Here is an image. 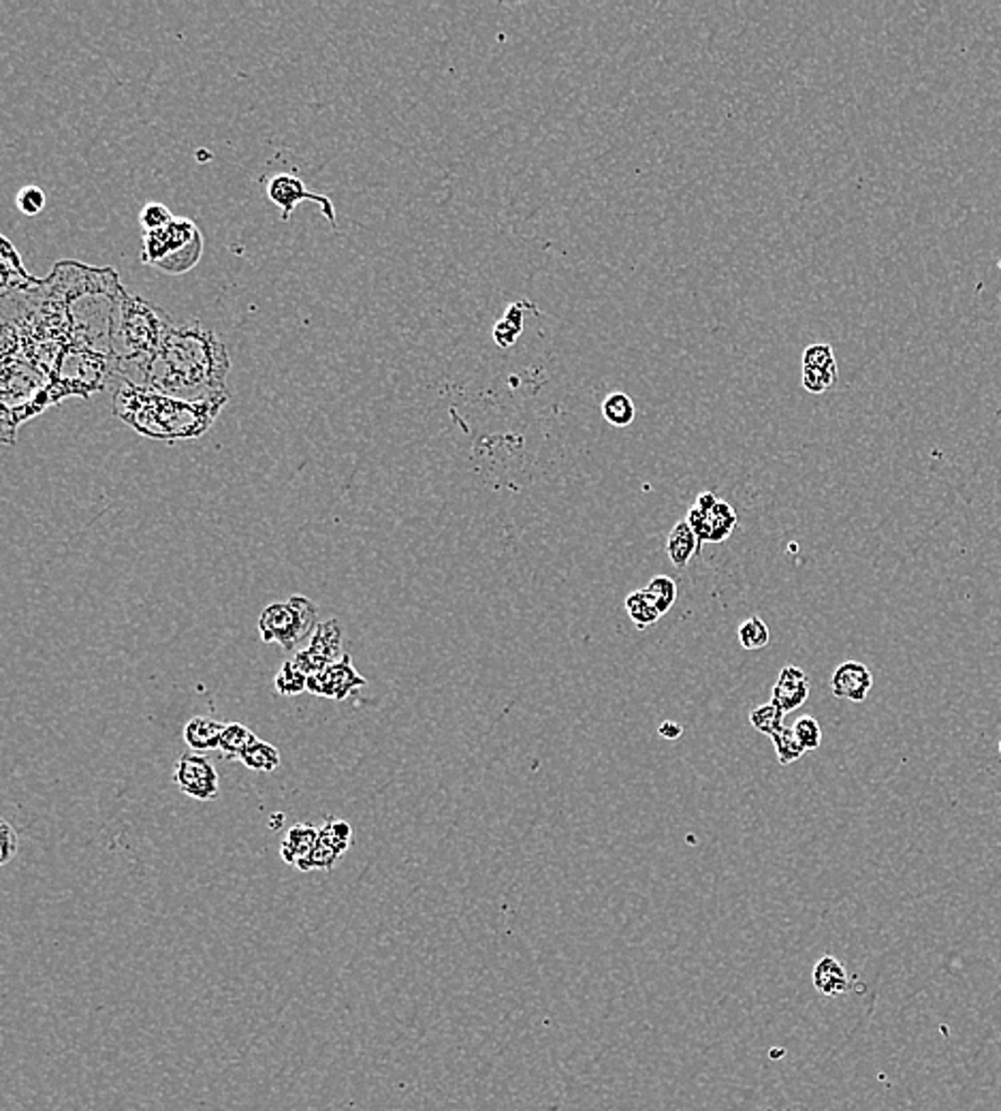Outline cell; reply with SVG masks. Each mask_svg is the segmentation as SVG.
<instances>
[{"mask_svg":"<svg viewBox=\"0 0 1001 1111\" xmlns=\"http://www.w3.org/2000/svg\"><path fill=\"white\" fill-rule=\"evenodd\" d=\"M174 780L182 793L199 802H211L220 791V778L214 763L199 753H184L177 761Z\"/></svg>","mask_w":1001,"mask_h":1111,"instance_id":"obj_8","label":"cell"},{"mask_svg":"<svg viewBox=\"0 0 1001 1111\" xmlns=\"http://www.w3.org/2000/svg\"><path fill=\"white\" fill-rule=\"evenodd\" d=\"M222 729H225V725L210 719V716H192L184 725L182 737H184L188 748L197 750V753H208V750L220 748Z\"/></svg>","mask_w":1001,"mask_h":1111,"instance_id":"obj_15","label":"cell"},{"mask_svg":"<svg viewBox=\"0 0 1001 1111\" xmlns=\"http://www.w3.org/2000/svg\"><path fill=\"white\" fill-rule=\"evenodd\" d=\"M265 193H267V197H270V202L280 208L282 220L291 219V214L295 212V208H297L299 202H314L321 205V212L327 219V222H329L333 229H338L336 208H333L331 199L327 197V194L308 191V186H305V182L299 176L278 174L267 182Z\"/></svg>","mask_w":1001,"mask_h":1111,"instance_id":"obj_6","label":"cell"},{"mask_svg":"<svg viewBox=\"0 0 1001 1111\" xmlns=\"http://www.w3.org/2000/svg\"><path fill=\"white\" fill-rule=\"evenodd\" d=\"M999 754H1001V737H999Z\"/></svg>","mask_w":1001,"mask_h":1111,"instance_id":"obj_37","label":"cell"},{"mask_svg":"<svg viewBox=\"0 0 1001 1111\" xmlns=\"http://www.w3.org/2000/svg\"><path fill=\"white\" fill-rule=\"evenodd\" d=\"M504 319L509 321L510 325H515V327H519V330H524V310H521V306H517V304L509 306V310H506Z\"/></svg>","mask_w":1001,"mask_h":1111,"instance_id":"obj_36","label":"cell"},{"mask_svg":"<svg viewBox=\"0 0 1001 1111\" xmlns=\"http://www.w3.org/2000/svg\"><path fill=\"white\" fill-rule=\"evenodd\" d=\"M174 219H175V216L171 214V210L167 208L165 203H158V202L146 203L141 208V212H139V222H141L143 233L157 231V229H160V227L169 225V222L174 220Z\"/></svg>","mask_w":1001,"mask_h":1111,"instance_id":"obj_28","label":"cell"},{"mask_svg":"<svg viewBox=\"0 0 1001 1111\" xmlns=\"http://www.w3.org/2000/svg\"><path fill=\"white\" fill-rule=\"evenodd\" d=\"M171 325L174 321L163 308L141 297H131L120 287L109 313L107 332L116 376L146 387L152 361Z\"/></svg>","mask_w":1001,"mask_h":1111,"instance_id":"obj_3","label":"cell"},{"mask_svg":"<svg viewBox=\"0 0 1001 1111\" xmlns=\"http://www.w3.org/2000/svg\"><path fill=\"white\" fill-rule=\"evenodd\" d=\"M771 742H773V746H775L777 761H780L782 765L797 763V761L805 754V748L800 746L799 737L794 736V729H791V727H783L777 736L771 737Z\"/></svg>","mask_w":1001,"mask_h":1111,"instance_id":"obj_26","label":"cell"},{"mask_svg":"<svg viewBox=\"0 0 1001 1111\" xmlns=\"http://www.w3.org/2000/svg\"><path fill=\"white\" fill-rule=\"evenodd\" d=\"M257 740L259 737L254 736V731L248 729L246 725H242V722H229V725H225V729H222L218 750L225 757L239 759Z\"/></svg>","mask_w":1001,"mask_h":1111,"instance_id":"obj_17","label":"cell"},{"mask_svg":"<svg viewBox=\"0 0 1001 1111\" xmlns=\"http://www.w3.org/2000/svg\"><path fill=\"white\" fill-rule=\"evenodd\" d=\"M603 417L609 421L611 426L626 427V426H630L634 421V417H637V407H634L632 398L628 396V393L613 392L604 398Z\"/></svg>","mask_w":1001,"mask_h":1111,"instance_id":"obj_19","label":"cell"},{"mask_svg":"<svg viewBox=\"0 0 1001 1111\" xmlns=\"http://www.w3.org/2000/svg\"><path fill=\"white\" fill-rule=\"evenodd\" d=\"M274 688L282 697H291V694L308 691V674L299 669L295 660H287V663H282L280 669H278L274 677Z\"/></svg>","mask_w":1001,"mask_h":1111,"instance_id":"obj_21","label":"cell"},{"mask_svg":"<svg viewBox=\"0 0 1001 1111\" xmlns=\"http://www.w3.org/2000/svg\"><path fill=\"white\" fill-rule=\"evenodd\" d=\"M319 609L302 594H293L285 603H271L261 611L257 631L265 643H278L282 650L297 648L299 642L312 635Z\"/></svg>","mask_w":1001,"mask_h":1111,"instance_id":"obj_5","label":"cell"},{"mask_svg":"<svg viewBox=\"0 0 1001 1111\" xmlns=\"http://www.w3.org/2000/svg\"><path fill=\"white\" fill-rule=\"evenodd\" d=\"M519 333H521L519 327L510 325L509 321L502 319V321H500V323L496 325V330H493V338H496L498 347H513L517 338H519Z\"/></svg>","mask_w":1001,"mask_h":1111,"instance_id":"obj_33","label":"cell"},{"mask_svg":"<svg viewBox=\"0 0 1001 1111\" xmlns=\"http://www.w3.org/2000/svg\"><path fill=\"white\" fill-rule=\"evenodd\" d=\"M342 637L344 629L338 618L319 622L312 637H310L308 648L299 650L293 660L308 676L319 674V671L327 669V667L342 659Z\"/></svg>","mask_w":1001,"mask_h":1111,"instance_id":"obj_7","label":"cell"},{"mask_svg":"<svg viewBox=\"0 0 1001 1111\" xmlns=\"http://www.w3.org/2000/svg\"><path fill=\"white\" fill-rule=\"evenodd\" d=\"M203 233L191 219H175L157 231L143 233L141 261L167 271L186 274L201 261Z\"/></svg>","mask_w":1001,"mask_h":1111,"instance_id":"obj_4","label":"cell"},{"mask_svg":"<svg viewBox=\"0 0 1001 1111\" xmlns=\"http://www.w3.org/2000/svg\"><path fill=\"white\" fill-rule=\"evenodd\" d=\"M700 546L703 543L698 541V537L694 535V530L689 528V524L686 520L677 521L672 526L671 535H669V543H666V552H669L671 563L677 566V569H683L688 566L692 556H697L700 552Z\"/></svg>","mask_w":1001,"mask_h":1111,"instance_id":"obj_16","label":"cell"},{"mask_svg":"<svg viewBox=\"0 0 1001 1111\" xmlns=\"http://www.w3.org/2000/svg\"><path fill=\"white\" fill-rule=\"evenodd\" d=\"M717 503H720V498H717L714 492H703V494H698L697 504H694V507H698L700 511H705V513H709V511H714Z\"/></svg>","mask_w":1001,"mask_h":1111,"instance_id":"obj_35","label":"cell"},{"mask_svg":"<svg viewBox=\"0 0 1001 1111\" xmlns=\"http://www.w3.org/2000/svg\"><path fill=\"white\" fill-rule=\"evenodd\" d=\"M316 842H319V830H316V827L308 825V823L293 825L291 830L287 831V836L282 838V844H280L282 859H285L288 866L302 868L305 861H308L310 855H312Z\"/></svg>","mask_w":1001,"mask_h":1111,"instance_id":"obj_13","label":"cell"},{"mask_svg":"<svg viewBox=\"0 0 1001 1111\" xmlns=\"http://www.w3.org/2000/svg\"><path fill=\"white\" fill-rule=\"evenodd\" d=\"M319 840L344 855L353 842V827L342 819H327V823L319 830Z\"/></svg>","mask_w":1001,"mask_h":1111,"instance_id":"obj_25","label":"cell"},{"mask_svg":"<svg viewBox=\"0 0 1001 1111\" xmlns=\"http://www.w3.org/2000/svg\"><path fill=\"white\" fill-rule=\"evenodd\" d=\"M739 643H741L743 650H749V652H756V650H763L769 646L771 642V631L766 626V622L758 616H752L739 626L737 631Z\"/></svg>","mask_w":1001,"mask_h":1111,"instance_id":"obj_23","label":"cell"},{"mask_svg":"<svg viewBox=\"0 0 1001 1111\" xmlns=\"http://www.w3.org/2000/svg\"><path fill=\"white\" fill-rule=\"evenodd\" d=\"M873 688V676L869 667L859 660H845L835 669L831 677V691L837 699L852 703H863Z\"/></svg>","mask_w":1001,"mask_h":1111,"instance_id":"obj_11","label":"cell"},{"mask_svg":"<svg viewBox=\"0 0 1001 1111\" xmlns=\"http://www.w3.org/2000/svg\"><path fill=\"white\" fill-rule=\"evenodd\" d=\"M783 716L786 714H783L775 703L769 702L765 705H758V708H754L752 712H749V725L760 733H765V736L773 737L786 727L783 725Z\"/></svg>","mask_w":1001,"mask_h":1111,"instance_id":"obj_24","label":"cell"},{"mask_svg":"<svg viewBox=\"0 0 1001 1111\" xmlns=\"http://www.w3.org/2000/svg\"><path fill=\"white\" fill-rule=\"evenodd\" d=\"M15 205H18L20 212L26 216L41 214L43 208H46V193L38 186L20 188L18 194H15Z\"/></svg>","mask_w":1001,"mask_h":1111,"instance_id":"obj_30","label":"cell"},{"mask_svg":"<svg viewBox=\"0 0 1001 1111\" xmlns=\"http://www.w3.org/2000/svg\"><path fill=\"white\" fill-rule=\"evenodd\" d=\"M658 733L664 740H680L683 736V727L677 720H664L658 727Z\"/></svg>","mask_w":1001,"mask_h":1111,"instance_id":"obj_34","label":"cell"},{"mask_svg":"<svg viewBox=\"0 0 1001 1111\" xmlns=\"http://www.w3.org/2000/svg\"><path fill=\"white\" fill-rule=\"evenodd\" d=\"M803 368H820V370L837 372L835 353H833L831 344L817 342V344H811V347L805 349V353H803Z\"/></svg>","mask_w":1001,"mask_h":1111,"instance_id":"obj_29","label":"cell"},{"mask_svg":"<svg viewBox=\"0 0 1001 1111\" xmlns=\"http://www.w3.org/2000/svg\"><path fill=\"white\" fill-rule=\"evenodd\" d=\"M814 987L825 996H842V994H848L850 987H852V977L848 975L845 966L839 962L837 958L833 955H825L820 958V962L814 966Z\"/></svg>","mask_w":1001,"mask_h":1111,"instance_id":"obj_14","label":"cell"},{"mask_svg":"<svg viewBox=\"0 0 1001 1111\" xmlns=\"http://www.w3.org/2000/svg\"><path fill=\"white\" fill-rule=\"evenodd\" d=\"M643 592L662 616L677 601V583L675 580H671L669 575H655L654 580L643 588Z\"/></svg>","mask_w":1001,"mask_h":1111,"instance_id":"obj_20","label":"cell"},{"mask_svg":"<svg viewBox=\"0 0 1001 1111\" xmlns=\"http://www.w3.org/2000/svg\"><path fill=\"white\" fill-rule=\"evenodd\" d=\"M231 361L225 342L199 321L171 325L148 375V385L180 400L227 396Z\"/></svg>","mask_w":1001,"mask_h":1111,"instance_id":"obj_1","label":"cell"},{"mask_svg":"<svg viewBox=\"0 0 1001 1111\" xmlns=\"http://www.w3.org/2000/svg\"><path fill=\"white\" fill-rule=\"evenodd\" d=\"M20 838L13 827L9 825L7 819L0 821V864H9L13 855L18 853Z\"/></svg>","mask_w":1001,"mask_h":1111,"instance_id":"obj_32","label":"cell"},{"mask_svg":"<svg viewBox=\"0 0 1001 1111\" xmlns=\"http://www.w3.org/2000/svg\"><path fill=\"white\" fill-rule=\"evenodd\" d=\"M809 697V680L803 669L794 665H786L782 669L777 685L773 686L771 703H775L783 714L794 712L800 708Z\"/></svg>","mask_w":1001,"mask_h":1111,"instance_id":"obj_12","label":"cell"},{"mask_svg":"<svg viewBox=\"0 0 1001 1111\" xmlns=\"http://www.w3.org/2000/svg\"><path fill=\"white\" fill-rule=\"evenodd\" d=\"M686 521L694 530V535L698 537L700 543H722L732 535V530H735L739 524V518L737 511L732 509L731 504L720 500L709 513H705V511H700L698 507H692Z\"/></svg>","mask_w":1001,"mask_h":1111,"instance_id":"obj_10","label":"cell"},{"mask_svg":"<svg viewBox=\"0 0 1001 1111\" xmlns=\"http://www.w3.org/2000/svg\"><path fill=\"white\" fill-rule=\"evenodd\" d=\"M837 379V372L820 370V368H803V387L809 393H825L826 389L833 387Z\"/></svg>","mask_w":1001,"mask_h":1111,"instance_id":"obj_31","label":"cell"},{"mask_svg":"<svg viewBox=\"0 0 1001 1111\" xmlns=\"http://www.w3.org/2000/svg\"><path fill=\"white\" fill-rule=\"evenodd\" d=\"M365 685H368V680L355 669L350 654H342V659L327 667V669L308 676V693L316 694V697L333 699V702H344Z\"/></svg>","mask_w":1001,"mask_h":1111,"instance_id":"obj_9","label":"cell"},{"mask_svg":"<svg viewBox=\"0 0 1001 1111\" xmlns=\"http://www.w3.org/2000/svg\"><path fill=\"white\" fill-rule=\"evenodd\" d=\"M227 402L229 393L191 402L167 396L152 387H139L124 379H118L111 398L114 415L120 421L139 435L169 444L203 436Z\"/></svg>","mask_w":1001,"mask_h":1111,"instance_id":"obj_2","label":"cell"},{"mask_svg":"<svg viewBox=\"0 0 1001 1111\" xmlns=\"http://www.w3.org/2000/svg\"><path fill=\"white\" fill-rule=\"evenodd\" d=\"M239 761H242L248 770L270 774V771H276L280 768V750L263 740H257L239 757Z\"/></svg>","mask_w":1001,"mask_h":1111,"instance_id":"obj_18","label":"cell"},{"mask_svg":"<svg viewBox=\"0 0 1001 1111\" xmlns=\"http://www.w3.org/2000/svg\"><path fill=\"white\" fill-rule=\"evenodd\" d=\"M794 736L799 737L800 746L805 748V753H811V750H817L822 744V727L814 716H800V719L794 722Z\"/></svg>","mask_w":1001,"mask_h":1111,"instance_id":"obj_27","label":"cell"},{"mask_svg":"<svg viewBox=\"0 0 1001 1111\" xmlns=\"http://www.w3.org/2000/svg\"><path fill=\"white\" fill-rule=\"evenodd\" d=\"M626 609H628V616H630L632 624L637 626V629H641V631L649 629V626L655 624V622L662 618L660 611L655 609L652 603H649V599L645 597L643 590H637V592L628 594V597H626Z\"/></svg>","mask_w":1001,"mask_h":1111,"instance_id":"obj_22","label":"cell"}]
</instances>
